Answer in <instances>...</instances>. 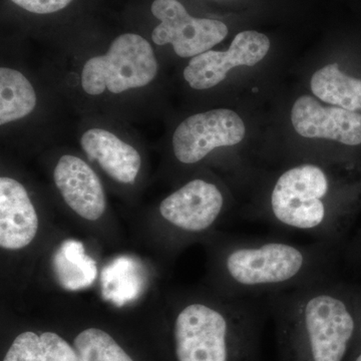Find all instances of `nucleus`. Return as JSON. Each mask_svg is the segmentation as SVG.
Returning a JSON list of instances; mask_svg holds the SVG:
<instances>
[{"label": "nucleus", "instance_id": "1", "mask_svg": "<svg viewBox=\"0 0 361 361\" xmlns=\"http://www.w3.org/2000/svg\"><path fill=\"white\" fill-rule=\"evenodd\" d=\"M279 361H346L358 322L330 277L268 297Z\"/></svg>", "mask_w": 361, "mask_h": 361}, {"label": "nucleus", "instance_id": "2", "mask_svg": "<svg viewBox=\"0 0 361 361\" xmlns=\"http://www.w3.org/2000/svg\"><path fill=\"white\" fill-rule=\"evenodd\" d=\"M332 243L245 238L228 246L221 268L232 297L259 301L329 276Z\"/></svg>", "mask_w": 361, "mask_h": 361}, {"label": "nucleus", "instance_id": "3", "mask_svg": "<svg viewBox=\"0 0 361 361\" xmlns=\"http://www.w3.org/2000/svg\"><path fill=\"white\" fill-rule=\"evenodd\" d=\"M258 304L236 297L226 306L187 303L173 324L176 361H260L264 318Z\"/></svg>", "mask_w": 361, "mask_h": 361}, {"label": "nucleus", "instance_id": "4", "mask_svg": "<svg viewBox=\"0 0 361 361\" xmlns=\"http://www.w3.org/2000/svg\"><path fill=\"white\" fill-rule=\"evenodd\" d=\"M331 193V179L322 166H294L282 173L271 188L264 217L271 225L332 243L341 224Z\"/></svg>", "mask_w": 361, "mask_h": 361}, {"label": "nucleus", "instance_id": "5", "mask_svg": "<svg viewBox=\"0 0 361 361\" xmlns=\"http://www.w3.org/2000/svg\"><path fill=\"white\" fill-rule=\"evenodd\" d=\"M158 70V61L148 40L135 33H125L114 39L106 54L85 61L82 87L90 96H99L106 90L122 94L151 84Z\"/></svg>", "mask_w": 361, "mask_h": 361}, {"label": "nucleus", "instance_id": "6", "mask_svg": "<svg viewBox=\"0 0 361 361\" xmlns=\"http://www.w3.org/2000/svg\"><path fill=\"white\" fill-rule=\"evenodd\" d=\"M245 135V123L236 111L227 109L203 111L178 126L173 135V152L180 163L194 165L214 149L236 146Z\"/></svg>", "mask_w": 361, "mask_h": 361}, {"label": "nucleus", "instance_id": "7", "mask_svg": "<svg viewBox=\"0 0 361 361\" xmlns=\"http://www.w3.org/2000/svg\"><path fill=\"white\" fill-rule=\"evenodd\" d=\"M151 11L161 21L152 39L158 45L172 44L180 58H195L210 51L228 35L224 23L193 18L178 0H155Z\"/></svg>", "mask_w": 361, "mask_h": 361}, {"label": "nucleus", "instance_id": "8", "mask_svg": "<svg viewBox=\"0 0 361 361\" xmlns=\"http://www.w3.org/2000/svg\"><path fill=\"white\" fill-rule=\"evenodd\" d=\"M270 45L267 35L255 30H244L234 37L228 51L210 49L192 58L183 75L192 89H212L225 80L232 68L260 63L267 56Z\"/></svg>", "mask_w": 361, "mask_h": 361}, {"label": "nucleus", "instance_id": "9", "mask_svg": "<svg viewBox=\"0 0 361 361\" xmlns=\"http://www.w3.org/2000/svg\"><path fill=\"white\" fill-rule=\"evenodd\" d=\"M224 207V195L217 185L194 179L161 201L160 214L180 232L201 234L215 226Z\"/></svg>", "mask_w": 361, "mask_h": 361}, {"label": "nucleus", "instance_id": "10", "mask_svg": "<svg viewBox=\"0 0 361 361\" xmlns=\"http://www.w3.org/2000/svg\"><path fill=\"white\" fill-rule=\"evenodd\" d=\"M297 134L306 139L329 140L345 145H361V114L339 106H323L314 97L302 96L291 110Z\"/></svg>", "mask_w": 361, "mask_h": 361}, {"label": "nucleus", "instance_id": "11", "mask_svg": "<svg viewBox=\"0 0 361 361\" xmlns=\"http://www.w3.org/2000/svg\"><path fill=\"white\" fill-rule=\"evenodd\" d=\"M54 184L73 212L87 221L99 220L106 209L99 176L78 157H61L54 171Z\"/></svg>", "mask_w": 361, "mask_h": 361}, {"label": "nucleus", "instance_id": "12", "mask_svg": "<svg viewBox=\"0 0 361 361\" xmlns=\"http://www.w3.org/2000/svg\"><path fill=\"white\" fill-rule=\"evenodd\" d=\"M39 231V217L21 183L0 178V246L20 250L30 245Z\"/></svg>", "mask_w": 361, "mask_h": 361}, {"label": "nucleus", "instance_id": "13", "mask_svg": "<svg viewBox=\"0 0 361 361\" xmlns=\"http://www.w3.org/2000/svg\"><path fill=\"white\" fill-rule=\"evenodd\" d=\"M80 146L90 161H97L111 179L133 184L139 175L142 158L139 152L110 130L92 128L80 139Z\"/></svg>", "mask_w": 361, "mask_h": 361}, {"label": "nucleus", "instance_id": "14", "mask_svg": "<svg viewBox=\"0 0 361 361\" xmlns=\"http://www.w3.org/2000/svg\"><path fill=\"white\" fill-rule=\"evenodd\" d=\"M52 270L59 284L66 290L77 291L94 283L97 275L96 261L78 240H66L52 256Z\"/></svg>", "mask_w": 361, "mask_h": 361}, {"label": "nucleus", "instance_id": "15", "mask_svg": "<svg viewBox=\"0 0 361 361\" xmlns=\"http://www.w3.org/2000/svg\"><path fill=\"white\" fill-rule=\"evenodd\" d=\"M310 87L313 94L324 103L361 111V80L342 73L337 63H330L315 71Z\"/></svg>", "mask_w": 361, "mask_h": 361}, {"label": "nucleus", "instance_id": "16", "mask_svg": "<svg viewBox=\"0 0 361 361\" xmlns=\"http://www.w3.org/2000/svg\"><path fill=\"white\" fill-rule=\"evenodd\" d=\"M2 361H78L77 351L54 332L25 331L14 339Z\"/></svg>", "mask_w": 361, "mask_h": 361}, {"label": "nucleus", "instance_id": "17", "mask_svg": "<svg viewBox=\"0 0 361 361\" xmlns=\"http://www.w3.org/2000/svg\"><path fill=\"white\" fill-rule=\"evenodd\" d=\"M35 87L13 68H0V125L16 122L32 114L37 106Z\"/></svg>", "mask_w": 361, "mask_h": 361}, {"label": "nucleus", "instance_id": "18", "mask_svg": "<svg viewBox=\"0 0 361 361\" xmlns=\"http://www.w3.org/2000/svg\"><path fill=\"white\" fill-rule=\"evenodd\" d=\"M73 348L78 361H134L108 332L99 329L80 332Z\"/></svg>", "mask_w": 361, "mask_h": 361}, {"label": "nucleus", "instance_id": "19", "mask_svg": "<svg viewBox=\"0 0 361 361\" xmlns=\"http://www.w3.org/2000/svg\"><path fill=\"white\" fill-rule=\"evenodd\" d=\"M16 6L37 14L58 13L70 6L73 0H11Z\"/></svg>", "mask_w": 361, "mask_h": 361}, {"label": "nucleus", "instance_id": "20", "mask_svg": "<svg viewBox=\"0 0 361 361\" xmlns=\"http://www.w3.org/2000/svg\"><path fill=\"white\" fill-rule=\"evenodd\" d=\"M346 361H361V346L355 345Z\"/></svg>", "mask_w": 361, "mask_h": 361}, {"label": "nucleus", "instance_id": "21", "mask_svg": "<svg viewBox=\"0 0 361 361\" xmlns=\"http://www.w3.org/2000/svg\"><path fill=\"white\" fill-rule=\"evenodd\" d=\"M356 346H361V318L360 322H358V327H357V334H356Z\"/></svg>", "mask_w": 361, "mask_h": 361}]
</instances>
